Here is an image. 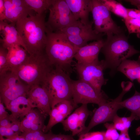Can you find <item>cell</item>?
<instances>
[{
	"label": "cell",
	"mask_w": 140,
	"mask_h": 140,
	"mask_svg": "<svg viewBox=\"0 0 140 140\" xmlns=\"http://www.w3.org/2000/svg\"><path fill=\"white\" fill-rule=\"evenodd\" d=\"M45 13H36L18 20L16 28L29 55L45 51L47 40Z\"/></svg>",
	"instance_id": "obj_1"
},
{
	"label": "cell",
	"mask_w": 140,
	"mask_h": 140,
	"mask_svg": "<svg viewBox=\"0 0 140 140\" xmlns=\"http://www.w3.org/2000/svg\"><path fill=\"white\" fill-rule=\"evenodd\" d=\"M47 40L45 51L51 65L70 74L72 63L79 48L74 46L66 35L61 32H53L46 29Z\"/></svg>",
	"instance_id": "obj_2"
},
{
	"label": "cell",
	"mask_w": 140,
	"mask_h": 140,
	"mask_svg": "<svg viewBox=\"0 0 140 140\" xmlns=\"http://www.w3.org/2000/svg\"><path fill=\"white\" fill-rule=\"evenodd\" d=\"M124 32L107 36L104 40L100 52L103 54L105 69H110L113 74L118 67L125 60L134 54L140 53L128 41Z\"/></svg>",
	"instance_id": "obj_3"
},
{
	"label": "cell",
	"mask_w": 140,
	"mask_h": 140,
	"mask_svg": "<svg viewBox=\"0 0 140 140\" xmlns=\"http://www.w3.org/2000/svg\"><path fill=\"white\" fill-rule=\"evenodd\" d=\"M53 68L44 51L29 54L25 61L14 72L30 88L41 85Z\"/></svg>",
	"instance_id": "obj_4"
},
{
	"label": "cell",
	"mask_w": 140,
	"mask_h": 140,
	"mask_svg": "<svg viewBox=\"0 0 140 140\" xmlns=\"http://www.w3.org/2000/svg\"><path fill=\"white\" fill-rule=\"evenodd\" d=\"M72 81L70 74L62 70L54 68L41 85L47 91L51 109L65 100L72 99Z\"/></svg>",
	"instance_id": "obj_5"
},
{
	"label": "cell",
	"mask_w": 140,
	"mask_h": 140,
	"mask_svg": "<svg viewBox=\"0 0 140 140\" xmlns=\"http://www.w3.org/2000/svg\"><path fill=\"white\" fill-rule=\"evenodd\" d=\"M122 90L116 98L108 100L99 107L95 111L88 125L79 135L89 132V130L96 125L101 123L112 121L117 111L122 108L120 105L124 95L132 87L133 84L130 81H123L121 83Z\"/></svg>",
	"instance_id": "obj_6"
},
{
	"label": "cell",
	"mask_w": 140,
	"mask_h": 140,
	"mask_svg": "<svg viewBox=\"0 0 140 140\" xmlns=\"http://www.w3.org/2000/svg\"><path fill=\"white\" fill-rule=\"evenodd\" d=\"M30 87L15 72L9 71L0 75V100L6 107L12 100L26 96Z\"/></svg>",
	"instance_id": "obj_7"
},
{
	"label": "cell",
	"mask_w": 140,
	"mask_h": 140,
	"mask_svg": "<svg viewBox=\"0 0 140 140\" xmlns=\"http://www.w3.org/2000/svg\"><path fill=\"white\" fill-rule=\"evenodd\" d=\"M94 30L97 34L107 36L119 34L124 31L112 18L111 12L101 0H91V10Z\"/></svg>",
	"instance_id": "obj_8"
},
{
	"label": "cell",
	"mask_w": 140,
	"mask_h": 140,
	"mask_svg": "<svg viewBox=\"0 0 140 140\" xmlns=\"http://www.w3.org/2000/svg\"><path fill=\"white\" fill-rule=\"evenodd\" d=\"M48 10L49 14L46 26L50 31L59 32L77 21L65 0H53Z\"/></svg>",
	"instance_id": "obj_9"
},
{
	"label": "cell",
	"mask_w": 140,
	"mask_h": 140,
	"mask_svg": "<svg viewBox=\"0 0 140 140\" xmlns=\"http://www.w3.org/2000/svg\"><path fill=\"white\" fill-rule=\"evenodd\" d=\"M72 100L76 107L79 104L93 103L99 106L108 101L102 92L100 93L87 82L81 79L72 81Z\"/></svg>",
	"instance_id": "obj_10"
},
{
	"label": "cell",
	"mask_w": 140,
	"mask_h": 140,
	"mask_svg": "<svg viewBox=\"0 0 140 140\" xmlns=\"http://www.w3.org/2000/svg\"><path fill=\"white\" fill-rule=\"evenodd\" d=\"M74 69L79 79L88 83L100 93L101 88L106 82L103 71L105 69L103 60L86 64L76 63Z\"/></svg>",
	"instance_id": "obj_11"
},
{
	"label": "cell",
	"mask_w": 140,
	"mask_h": 140,
	"mask_svg": "<svg viewBox=\"0 0 140 140\" xmlns=\"http://www.w3.org/2000/svg\"><path fill=\"white\" fill-rule=\"evenodd\" d=\"M91 114L87 104H82L61 123L64 129L71 131L73 136L78 135L86 128V121Z\"/></svg>",
	"instance_id": "obj_12"
},
{
	"label": "cell",
	"mask_w": 140,
	"mask_h": 140,
	"mask_svg": "<svg viewBox=\"0 0 140 140\" xmlns=\"http://www.w3.org/2000/svg\"><path fill=\"white\" fill-rule=\"evenodd\" d=\"M6 20L16 23L18 20L33 15L25 0H3Z\"/></svg>",
	"instance_id": "obj_13"
},
{
	"label": "cell",
	"mask_w": 140,
	"mask_h": 140,
	"mask_svg": "<svg viewBox=\"0 0 140 140\" xmlns=\"http://www.w3.org/2000/svg\"><path fill=\"white\" fill-rule=\"evenodd\" d=\"M27 97L34 108L49 115L51 109L50 98L47 91L43 86L39 85L30 87Z\"/></svg>",
	"instance_id": "obj_14"
},
{
	"label": "cell",
	"mask_w": 140,
	"mask_h": 140,
	"mask_svg": "<svg viewBox=\"0 0 140 140\" xmlns=\"http://www.w3.org/2000/svg\"><path fill=\"white\" fill-rule=\"evenodd\" d=\"M104 41L103 39L95 41L79 48L74 57L77 63L86 64L99 61L98 56Z\"/></svg>",
	"instance_id": "obj_15"
},
{
	"label": "cell",
	"mask_w": 140,
	"mask_h": 140,
	"mask_svg": "<svg viewBox=\"0 0 140 140\" xmlns=\"http://www.w3.org/2000/svg\"><path fill=\"white\" fill-rule=\"evenodd\" d=\"M1 45L6 48L15 44L20 45L26 51L25 46L16 27L15 23L8 24L6 20L0 22Z\"/></svg>",
	"instance_id": "obj_16"
},
{
	"label": "cell",
	"mask_w": 140,
	"mask_h": 140,
	"mask_svg": "<svg viewBox=\"0 0 140 140\" xmlns=\"http://www.w3.org/2000/svg\"><path fill=\"white\" fill-rule=\"evenodd\" d=\"M76 20L85 24L89 23L91 0H65Z\"/></svg>",
	"instance_id": "obj_17"
},
{
	"label": "cell",
	"mask_w": 140,
	"mask_h": 140,
	"mask_svg": "<svg viewBox=\"0 0 140 140\" xmlns=\"http://www.w3.org/2000/svg\"><path fill=\"white\" fill-rule=\"evenodd\" d=\"M6 107L13 117L22 120L31 110L34 108L27 96H23L12 100Z\"/></svg>",
	"instance_id": "obj_18"
},
{
	"label": "cell",
	"mask_w": 140,
	"mask_h": 140,
	"mask_svg": "<svg viewBox=\"0 0 140 140\" xmlns=\"http://www.w3.org/2000/svg\"><path fill=\"white\" fill-rule=\"evenodd\" d=\"M6 49L10 71L14 72L25 61L29 54L23 47L17 44L11 45Z\"/></svg>",
	"instance_id": "obj_19"
},
{
	"label": "cell",
	"mask_w": 140,
	"mask_h": 140,
	"mask_svg": "<svg viewBox=\"0 0 140 140\" xmlns=\"http://www.w3.org/2000/svg\"><path fill=\"white\" fill-rule=\"evenodd\" d=\"M47 116L37 108L32 109L21 121V131L22 132L29 131L31 126L34 124L39 125L45 128L44 122Z\"/></svg>",
	"instance_id": "obj_20"
},
{
	"label": "cell",
	"mask_w": 140,
	"mask_h": 140,
	"mask_svg": "<svg viewBox=\"0 0 140 140\" xmlns=\"http://www.w3.org/2000/svg\"><path fill=\"white\" fill-rule=\"evenodd\" d=\"M132 81L140 78V55L137 60L127 59L123 61L117 68Z\"/></svg>",
	"instance_id": "obj_21"
},
{
	"label": "cell",
	"mask_w": 140,
	"mask_h": 140,
	"mask_svg": "<svg viewBox=\"0 0 140 140\" xmlns=\"http://www.w3.org/2000/svg\"><path fill=\"white\" fill-rule=\"evenodd\" d=\"M93 24V22L92 21H90L89 23L86 25L79 20H77L59 32L67 35L74 36L93 33L95 32L92 28Z\"/></svg>",
	"instance_id": "obj_22"
},
{
	"label": "cell",
	"mask_w": 140,
	"mask_h": 140,
	"mask_svg": "<svg viewBox=\"0 0 140 140\" xmlns=\"http://www.w3.org/2000/svg\"><path fill=\"white\" fill-rule=\"evenodd\" d=\"M105 34L103 33L97 34L95 32L77 36L66 35L71 43L79 48L87 45L89 41H97L103 39L102 37Z\"/></svg>",
	"instance_id": "obj_23"
},
{
	"label": "cell",
	"mask_w": 140,
	"mask_h": 140,
	"mask_svg": "<svg viewBox=\"0 0 140 140\" xmlns=\"http://www.w3.org/2000/svg\"><path fill=\"white\" fill-rule=\"evenodd\" d=\"M122 108H125L136 116V120L140 119V93L135 91L131 97L120 103Z\"/></svg>",
	"instance_id": "obj_24"
},
{
	"label": "cell",
	"mask_w": 140,
	"mask_h": 140,
	"mask_svg": "<svg viewBox=\"0 0 140 140\" xmlns=\"http://www.w3.org/2000/svg\"><path fill=\"white\" fill-rule=\"evenodd\" d=\"M110 11L124 20L128 17L127 8L114 0H101Z\"/></svg>",
	"instance_id": "obj_25"
},
{
	"label": "cell",
	"mask_w": 140,
	"mask_h": 140,
	"mask_svg": "<svg viewBox=\"0 0 140 140\" xmlns=\"http://www.w3.org/2000/svg\"><path fill=\"white\" fill-rule=\"evenodd\" d=\"M33 11L39 15L45 13V12L52 4L53 0H25Z\"/></svg>",
	"instance_id": "obj_26"
},
{
	"label": "cell",
	"mask_w": 140,
	"mask_h": 140,
	"mask_svg": "<svg viewBox=\"0 0 140 140\" xmlns=\"http://www.w3.org/2000/svg\"><path fill=\"white\" fill-rule=\"evenodd\" d=\"M49 115V120L44 130L45 133L50 131L54 126L58 123H61L66 118L60 113L56 106L51 109Z\"/></svg>",
	"instance_id": "obj_27"
},
{
	"label": "cell",
	"mask_w": 140,
	"mask_h": 140,
	"mask_svg": "<svg viewBox=\"0 0 140 140\" xmlns=\"http://www.w3.org/2000/svg\"><path fill=\"white\" fill-rule=\"evenodd\" d=\"M124 20L129 34L136 33L140 38V19L128 17Z\"/></svg>",
	"instance_id": "obj_28"
},
{
	"label": "cell",
	"mask_w": 140,
	"mask_h": 140,
	"mask_svg": "<svg viewBox=\"0 0 140 140\" xmlns=\"http://www.w3.org/2000/svg\"><path fill=\"white\" fill-rule=\"evenodd\" d=\"M50 132L46 133L41 130L31 131L22 132L21 136L26 140H47Z\"/></svg>",
	"instance_id": "obj_29"
},
{
	"label": "cell",
	"mask_w": 140,
	"mask_h": 140,
	"mask_svg": "<svg viewBox=\"0 0 140 140\" xmlns=\"http://www.w3.org/2000/svg\"><path fill=\"white\" fill-rule=\"evenodd\" d=\"M55 106L57 107L59 111L66 117L71 114L75 108L76 107L74 105L72 99L63 101Z\"/></svg>",
	"instance_id": "obj_30"
},
{
	"label": "cell",
	"mask_w": 140,
	"mask_h": 140,
	"mask_svg": "<svg viewBox=\"0 0 140 140\" xmlns=\"http://www.w3.org/2000/svg\"><path fill=\"white\" fill-rule=\"evenodd\" d=\"M104 125L107 129L104 140H118L120 134L115 128L113 123L106 122Z\"/></svg>",
	"instance_id": "obj_31"
},
{
	"label": "cell",
	"mask_w": 140,
	"mask_h": 140,
	"mask_svg": "<svg viewBox=\"0 0 140 140\" xmlns=\"http://www.w3.org/2000/svg\"><path fill=\"white\" fill-rule=\"evenodd\" d=\"M7 49L1 45L0 47V75L10 71L7 58Z\"/></svg>",
	"instance_id": "obj_32"
},
{
	"label": "cell",
	"mask_w": 140,
	"mask_h": 140,
	"mask_svg": "<svg viewBox=\"0 0 140 140\" xmlns=\"http://www.w3.org/2000/svg\"><path fill=\"white\" fill-rule=\"evenodd\" d=\"M105 131L88 132L79 135V138L75 140H104Z\"/></svg>",
	"instance_id": "obj_33"
},
{
	"label": "cell",
	"mask_w": 140,
	"mask_h": 140,
	"mask_svg": "<svg viewBox=\"0 0 140 140\" xmlns=\"http://www.w3.org/2000/svg\"><path fill=\"white\" fill-rule=\"evenodd\" d=\"M50 134L47 140H75L72 135H66L59 134H55L51 131H49Z\"/></svg>",
	"instance_id": "obj_34"
},
{
	"label": "cell",
	"mask_w": 140,
	"mask_h": 140,
	"mask_svg": "<svg viewBox=\"0 0 140 140\" xmlns=\"http://www.w3.org/2000/svg\"><path fill=\"white\" fill-rule=\"evenodd\" d=\"M115 128L121 132L127 129L122 121L121 117H120L116 114L114 117L112 121Z\"/></svg>",
	"instance_id": "obj_35"
},
{
	"label": "cell",
	"mask_w": 140,
	"mask_h": 140,
	"mask_svg": "<svg viewBox=\"0 0 140 140\" xmlns=\"http://www.w3.org/2000/svg\"><path fill=\"white\" fill-rule=\"evenodd\" d=\"M18 134L19 133L14 132L10 128L0 127V136L8 138Z\"/></svg>",
	"instance_id": "obj_36"
},
{
	"label": "cell",
	"mask_w": 140,
	"mask_h": 140,
	"mask_svg": "<svg viewBox=\"0 0 140 140\" xmlns=\"http://www.w3.org/2000/svg\"><path fill=\"white\" fill-rule=\"evenodd\" d=\"M128 17L140 19V10L127 8Z\"/></svg>",
	"instance_id": "obj_37"
},
{
	"label": "cell",
	"mask_w": 140,
	"mask_h": 140,
	"mask_svg": "<svg viewBox=\"0 0 140 140\" xmlns=\"http://www.w3.org/2000/svg\"><path fill=\"white\" fill-rule=\"evenodd\" d=\"M121 118L126 128L128 130L131 126L132 121L136 120V117L134 114L131 113L130 116L127 117H121Z\"/></svg>",
	"instance_id": "obj_38"
},
{
	"label": "cell",
	"mask_w": 140,
	"mask_h": 140,
	"mask_svg": "<svg viewBox=\"0 0 140 140\" xmlns=\"http://www.w3.org/2000/svg\"><path fill=\"white\" fill-rule=\"evenodd\" d=\"M12 118L11 114H9L7 117L0 121V127L10 128L12 125Z\"/></svg>",
	"instance_id": "obj_39"
},
{
	"label": "cell",
	"mask_w": 140,
	"mask_h": 140,
	"mask_svg": "<svg viewBox=\"0 0 140 140\" xmlns=\"http://www.w3.org/2000/svg\"><path fill=\"white\" fill-rule=\"evenodd\" d=\"M20 122L19 119L16 118L12 116V125L10 128L13 131L19 133L20 132Z\"/></svg>",
	"instance_id": "obj_40"
},
{
	"label": "cell",
	"mask_w": 140,
	"mask_h": 140,
	"mask_svg": "<svg viewBox=\"0 0 140 140\" xmlns=\"http://www.w3.org/2000/svg\"><path fill=\"white\" fill-rule=\"evenodd\" d=\"M4 104L0 100V121L7 117L9 114L6 111Z\"/></svg>",
	"instance_id": "obj_41"
},
{
	"label": "cell",
	"mask_w": 140,
	"mask_h": 140,
	"mask_svg": "<svg viewBox=\"0 0 140 140\" xmlns=\"http://www.w3.org/2000/svg\"><path fill=\"white\" fill-rule=\"evenodd\" d=\"M6 20L5 10L3 0H0V22Z\"/></svg>",
	"instance_id": "obj_42"
},
{
	"label": "cell",
	"mask_w": 140,
	"mask_h": 140,
	"mask_svg": "<svg viewBox=\"0 0 140 140\" xmlns=\"http://www.w3.org/2000/svg\"><path fill=\"white\" fill-rule=\"evenodd\" d=\"M128 130L121 132L118 140H131L129 134Z\"/></svg>",
	"instance_id": "obj_43"
},
{
	"label": "cell",
	"mask_w": 140,
	"mask_h": 140,
	"mask_svg": "<svg viewBox=\"0 0 140 140\" xmlns=\"http://www.w3.org/2000/svg\"><path fill=\"white\" fill-rule=\"evenodd\" d=\"M124 1L129 2L130 4L134 5L138 8V9L140 10V0H126Z\"/></svg>",
	"instance_id": "obj_44"
},
{
	"label": "cell",
	"mask_w": 140,
	"mask_h": 140,
	"mask_svg": "<svg viewBox=\"0 0 140 140\" xmlns=\"http://www.w3.org/2000/svg\"><path fill=\"white\" fill-rule=\"evenodd\" d=\"M16 140H26L25 139L21 136L19 135V134H17L15 135Z\"/></svg>",
	"instance_id": "obj_45"
},
{
	"label": "cell",
	"mask_w": 140,
	"mask_h": 140,
	"mask_svg": "<svg viewBox=\"0 0 140 140\" xmlns=\"http://www.w3.org/2000/svg\"><path fill=\"white\" fill-rule=\"evenodd\" d=\"M136 132L137 135H140V126L138 127L136 130Z\"/></svg>",
	"instance_id": "obj_46"
},
{
	"label": "cell",
	"mask_w": 140,
	"mask_h": 140,
	"mask_svg": "<svg viewBox=\"0 0 140 140\" xmlns=\"http://www.w3.org/2000/svg\"><path fill=\"white\" fill-rule=\"evenodd\" d=\"M15 135L13 136H11V137H8V138H7L9 139H10V140H16V139L15 137Z\"/></svg>",
	"instance_id": "obj_47"
},
{
	"label": "cell",
	"mask_w": 140,
	"mask_h": 140,
	"mask_svg": "<svg viewBox=\"0 0 140 140\" xmlns=\"http://www.w3.org/2000/svg\"><path fill=\"white\" fill-rule=\"evenodd\" d=\"M3 137L0 136V140H3Z\"/></svg>",
	"instance_id": "obj_48"
},
{
	"label": "cell",
	"mask_w": 140,
	"mask_h": 140,
	"mask_svg": "<svg viewBox=\"0 0 140 140\" xmlns=\"http://www.w3.org/2000/svg\"><path fill=\"white\" fill-rule=\"evenodd\" d=\"M3 140H10L8 138H7L6 139H5L4 138H3Z\"/></svg>",
	"instance_id": "obj_49"
},
{
	"label": "cell",
	"mask_w": 140,
	"mask_h": 140,
	"mask_svg": "<svg viewBox=\"0 0 140 140\" xmlns=\"http://www.w3.org/2000/svg\"><path fill=\"white\" fill-rule=\"evenodd\" d=\"M138 80L140 82V78L139 79H138Z\"/></svg>",
	"instance_id": "obj_50"
}]
</instances>
